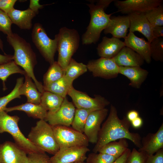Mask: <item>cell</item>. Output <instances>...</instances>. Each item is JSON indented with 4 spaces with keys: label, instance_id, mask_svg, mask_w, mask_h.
I'll list each match as a JSON object with an SVG mask.
<instances>
[{
    "label": "cell",
    "instance_id": "obj_27",
    "mask_svg": "<svg viewBox=\"0 0 163 163\" xmlns=\"http://www.w3.org/2000/svg\"><path fill=\"white\" fill-rule=\"evenodd\" d=\"M128 146L126 139H121L117 142L112 141L106 144L98 152L109 155L117 158L127 150Z\"/></svg>",
    "mask_w": 163,
    "mask_h": 163
},
{
    "label": "cell",
    "instance_id": "obj_28",
    "mask_svg": "<svg viewBox=\"0 0 163 163\" xmlns=\"http://www.w3.org/2000/svg\"><path fill=\"white\" fill-rule=\"evenodd\" d=\"M73 82L68 80L65 76L58 80L44 87V91H49L58 95L63 98L66 97L72 86Z\"/></svg>",
    "mask_w": 163,
    "mask_h": 163
},
{
    "label": "cell",
    "instance_id": "obj_6",
    "mask_svg": "<svg viewBox=\"0 0 163 163\" xmlns=\"http://www.w3.org/2000/svg\"><path fill=\"white\" fill-rule=\"evenodd\" d=\"M19 120L17 116H10L4 110L0 111V133L7 132L10 134L15 143L27 154L43 152L36 147L22 133L18 126Z\"/></svg>",
    "mask_w": 163,
    "mask_h": 163
},
{
    "label": "cell",
    "instance_id": "obj_48",
    "mask_svg": "<svg viewBox=\"0 0 163 163\" xmlns=\"http://www.w3.org/2000/svg\"><path fill=\"white\" fill-rule=\"evenodd\" d=\"M0 49H1L2 51H4L3 50V42L1 39L0 37Z\"/></svg>",
    "mask_w": 163,
    "mask_h": 163
},
{
    "label": "cell",
    "instance_id": "obj_23",
    "mask_svg": "<svg viewBox=\"0 0 163 163\" xmlns=\"http://www.w3.org/2000/svg\"><path fill=\"white\" fill-rule=\"evenodd\" d=\"M8 14L13 23L21 29L28 30L31 28L32 19L36 14L29 8L24 10L14 8Z\"/></svg>",
    "mask_w": 163,
    "mask_h": 163
},
{
    "label": "cell",
    "instance_id": "obj_35",
    "mask_svg": "<svg viewBox=\"0 0 163 163\" xmlns=\"http://www.w3.org/2000/svg\"><path fill=\"white\" fill-rule=\"evenodd\" d=\"M151 59L163 62V38H154L150 43Z\"/></svg>",
    "mask_w": 163,
    "mask_h": 163
},
{
    "label": "cell",
    "instance_id": "obj_32",
    "mask_svg": "<svg viewBox=\"0 0 163 163\" xmlns=\"http://www.w3.org/2000/svg\"><path fill=\"white\" fill-rule=\"evenodd\" d=\"M15 73L24 75L26 73L13 60L0 65V79L2 81L4 89H6L5 82L7 78L10 75Z\"/></svg>",
    "mask_w": 163,
    "mask_h": 163
},
{
    "label": "cell",
    "instance_id": "obj_15",
    "mask_svg": "<svg viewBox=\"0 0 163 163\" xmlns=\"http://www.w3.org/2000/svg\"><path fill=\"white\" fill-rule=\"evenodd\" d=\"M27 153L15 142L6 141L0 144V163H27Z\"/></svg>",
    "mask_w": 163,
    "mask_h": 163
},
{
    "label": "cell",
    "instance_id": "obj_37",
    "mask_svg": "<svg viewBox=\"0 0 163 163\" xmlns=\"http://www.w3.org/2000/svg\"><path fill=\"white\" fill-rule=\"evenodd\" d=\"M12 24L8 14L0 10V31L7 36L11 35L13 33L11 29Z\"/></svg>",
    "mask_w": 163,
    "mask_h": 163
},
{
    "label": "cell",
    "instance_id": "obj_19",
    "mask_svg": "<svg viewBox=\"0 0 163 163\" xmlns=\"http://www.w3.org/2000/svg\"><path fill=\"white\" fill-rule=\"evenodd\" d=\"M125 46L124 42L119 39L113 37L111 38L104 37L98 44L97 50L101 57L112 58Z\"/></svg>",
    "mask_w": 163,
    "mask_h": 163
},
{
    "label": "cell",
    "instance_id": "obj_25",
    "mask_svg": "<svg viewBox=\"0 0 163 163\" xmlns=\"http://www.w3.org/2000/svg\"><path fill=\"white\" fill-rule=\"evenodd\" d=\"M24 75L25 80L19 89V94L25 95L27 102L40 104L42 93L38 90L31 78L26 74Z\"/></svg>",
    "mask_w": 163,
    "mask_h": 163
},
{
    "label": "cell",
    "instance_id": "obj_41",
    "mask_svg": "<svg viewBox=\"0 0 163 163\" xmlns=\"http://www.w3.org/2000/svg\"><path fill=\"white\" fill-rule=\"evenodd\" d=\"M16 0H0V10L8 14L14 8Z\"/></svg>",
    "mask_w": 163,
    "mask_h": 163
},
{
    "label": "cell",
    "instance_id": "obj_21",
    "mask_svg": "<svg viewBox=\"0 0 163 163\" xmlns=\"http://www.w3.org/2000/svg\"><path fill=\"white\" fill-rule=\"evenodd\" d=\"M112 58L118 66L140 67L144 62L140 55L126 46H124Z\"/></svg>",
    "mask_w": 163,
    "mask_h": 163
},
{
    "label": "cell",
    "instance_id": "obj_33",
    "mask_svg": "<svg viewBox=\"0 0 163 163\" xmlns=\"http://www.w3.org/2000/svg\"><path fill=\"white\" fill-rule=\"evenodd\" d=\"M152 27L163 26V4L154 8L144 13Z\"/></svg>",
    "mask_w": 163,
    "mask_h": 163
},
{
    "label": "cell",
    "instance_id": "obj_7",
    "mask_svg": "<svg viewBox=\"0 0 163 163\" xmlns=\"http://www.w3.org/2000/svg\"><path fill=\"white\" fill-rule=\"evenodd\" d=\"M32 41L45 60L50 65L55 61L54 57L57 50V38L54 39L48 37L42 25L35 23L31 34Z\"/></svg>",
    "mask_w": 163,
    "mask_h": 163
},
{
    "label": "cell",
    "instance_id": "obj_4",
    "mask_svg": "<svg viewBox=\"0 0 163 163\" xmlns=\"http://www.w3.org/2000/svg\"><path fill=\"white\" fill-rule=\"evenodd\" d=\"M27 138L40 150L53 155L59 149L52 126L44 120L37 122L31 128Z\"/></svg>",
    "mask_w": 163,
    "mask_h": 163
},
{
    "label": "cell",
    "instance_id": "obj_26",
    "mask_svg": "<svg viewBox=\"0 0 163 163\" xmlns=\"http://www.w3.org/2000/svg\"><path fill=\"white\" fill-rule=\"evenodd\" d=\"M64 98L53 93L44 91L42 94L40 104L47 112L53 113L59 108Z\"/></svg>",
    "mask_w": 163,
    "mask_h": 163
},
{
    "label": "cell",
    "instance_id": "obj_12",
    "mask_svg": "<svg viewBox=\"0 0 163 163\" xmlns=\"http://www.w3.org/2000/svg\"><path fill=\"white\" fill-rule=\"evenodd\" d=\"M117 12L129 14L134 12L145 13L162 4V0H114Z\"/></svg>",
    "mask_w": 163,
    "mask_h": 163
},
{
    "label": "cell",
    "instance_id": "obj_34",
    "mask_svg": "<svg viewBox=\"0 0 163 163\" xmlns=\"http://www.w3.org/2000/svg\"><path fill=\"white\" fill-rule=\"evenodd\" d=\"M23 81V77L18 78L15 85L12 91L8 95L0 97V112L4 110L7 104L15 98H21L19 90L24 82Z\"/></svg>",
    "mask_w": 163,
    "mask_h": 163
},
{
    "label": "cell",
    "instance_id": "obj_38",
    "mask_svg": "<svg viewBox=\"0 0 163 163\" xmlns=\"http://www.w3.org/2000/svg\"><path fill=\"white\" fill-rule=\"evenodd\" d=\"M27 156V163H50V158L44 152L30 153Z\"/></svg>",
    "mask_w": 163,
    "mask_h": 163
},
{
    "label": "cell",
    "instance_id": "obj_29",
    "mask_svg": "<svg viewBox=\"0 0 163 163\" xmlns=\"http://www.w3.org/2000/svg\"><path fill=\"white\" fill-rule=\"evenodd\" d=\"M87 65L78 62L72 58L64 72V75L68 80L73 82L74 80L88 70Z\"/></svg>",
    "mask_w": 163,
    "mask_h": 163
},
{
    "label": "cell",
    "instance_id": "obj_5",
    "mask_svg": "<svg viewBox=\"0 0 163 163\" xmlns=\"http://www.w3.org/2000/svg\"><path fill=\"white\" fill-rule=\"evenodd\" d=\"M57 38V50L58 57L57 61L64 71L77 50L79 46L80 37L74 29L66 27L61 28L56 35Z\"/></svg>",
    "mask_w": 163,
    "mask_h": 163
},
{
    "label": "cell",
    "instance_id": "obj_39",
    "mask_svg": "<svg viewBox=\"0 0 163 163\" xmlns=\"http://www.w3.org/2000/svg\"><path fill=\"white\" fill-rule=\"evenodd\" d=\"M145 153L134 148L130 153L126 163H144L148 156Z\"/></svg>",
    "mask_w": 163,
    "mask_h": 163
},
{
    "label": "cell",
    "instance_id": "obj_13",
    "mask_svg": "<svg viewBox=\"0 0 163 163\" xmlns=\"http://www.w3.org/2000/svg\"><path fill=\"white\" fill-rule=\"evenodd\" d=\"M89 149L87 146L60 148L58 152L50 158V163H73L85 161Z\"/></svg>",
    "mask_w": 163,
    "mask_h": 163
},
{
    "label": "cell",
    "instance_id": "obj_10",
    "mask_svg": "<svg viewBox=\"0 0 163 163\" xmlns=\"http://www.w3.org/2000/svg\"><path fill=\"white\" fill-rule=\"evenodd\" d=\"M87 66L94 77L110 79L116 77L119 74V66L112 58L100 57L90 61Z\"/></svg>",
    "mask_w": 163,
    "mask_h": 163
},
{
    "label": "cell",
    "instance_id": "obj_30",
    "mask_svg": "<svg viewBox=\"0 0 163 163\" xmlns=\"http://www.w3.org/2000/svg\"><path fill=\"white\" fill-rule=\"evenodd\" d=\"M94 111L93 110L84 108L75 109L73 120L71 125L72 128L83 133L85 125L90 113Z\"/></svg>",
    "mask_w": 163,
    "mask_h": 163
},
{
    "label": "cell",
    "instance_id": "obj_16",
    "mask_svg": "<svg viewBox=\"0 0 163 163\" xmlns=\"http://www.w3.org/2000/svg\"><path fill=\"white\" fill-rule=\"evenodd\" d=\"M130 21L129 32L142 34L150 43L154 39L152 27L144 13L134 12L128 14Z\"/></svg>",
    "mask_w": 163,
    "mask_h": 163
},
{
    "label": "cell",
    "instance_id": "obj_14",
    "mask_svg": "<svg viewBox=\"0 0 163 163\" xmlns=\"http://www.w3.org/2000/svg\"><path fill=\"white\" fill-rule=\"evenodd\" d=\"M108 111L105 108L93 111L89 114L83 132L89 142L95 144L97 142L101 124L107 116Z\"/></svg>",
    "mask_w": 163,
    "mask_h": 163
},
{
    "label": "cell",
    "instance_id": "obj_43",
    "mask_svg": "<svg viewBox=\"0 0 163 163\" xmlns=\"http://www.w3.org/2000/svg\"><path fill=\"white\" fill-rule=\"evenodd\" d=\"M152 34L154 38L163 37V26H156L152 28Z\"/></svg>",
    "mask_w": 163,
    "mask_h": 163
},
{
    "label": "cell",
    "instance_id": "obj_8",
    "mask_svg": "<svg viewBox=\"0 0 163 163\" xmlns=\"http://www.w3.org/2000/svg\"><path fill=\"white\" fill-rule=\"evenodd\" d=\"M52 126L59 148L88 145L89 142L83 133L69 127L60 125Z\"/></svg>",
    "mask_w": 163,
    "mask_h": 163
},
{
    "label": "cell",
    "instance_id": "obj_11",
    "mask_svg": "<svg viewBox=\"0 0 163 163\" xmlns=\"http://www.w3.org/2000/svg\"><path fill=\"white\" fill-rule=\"evenodd\" d=\"M75 109L74 104L66 97L57 110L53 113H47L45 120L52 126L69 127L73 120Z\"/></svg>",
    "mask_w": 163,
    "mask_h": 163
},
{
    "label": "cell",
    "instance_id": "obj_2",
    "mask_svg": "<svg viewBox=\"0 0 163 163\" xmlns=\"http://www.w3.org/2000/svg\"><path fill=\"white\" fill-rule=\"evenodd\" d=\"M113 0H91L87 4L91 18L86 30L82 35L83 44L95 43L99 40L101 33L109 25L113 13L106 14L105 10Z\"/></svg>",
    "mask_w": 163,
    "mask_h": 163
},
{
    "label": "cell",
    "instance_id": "obj_46",
    "mask_svg": "<svg viewBox=\"0 0 163 163\" xmlns=\"http://www.w3.org/2000/svg\"><path fill=\"white\" fill-rule=\"evenodd\" d=\"M139 116V114L137 111L135 110H132L128 112L126 117L131 122Z\"/></svg>",
    "mask_w": 163,
    "mask_h": 163
},
{
    "label": "cell",
    "instance_id": "obj_24",
    "mask_svg": "<svg viewBox=\"0 0 163 163\" xmlns=\"http://www.w3.org/2000/svg\"><path fill=\"white\" fill-rule=\"evenodd\" d=\"M4 110L7 113L14 110L23 111L29 117L44 120L47 113V110L40 104H37L27 102L12 107H6Z\"/></svg>",
    "mask_w": 163,
    "mask_h": 163
},
{
    "label": "cell",
    "instance_id": "obj_3",
    "mask_svg": "<svg viewBox=\"0 0 163 163\" xmlns=\"http://www.w3.org/2000/svg\"><path fill=\"white\" fill-rule=\"evenodd\" d=\"M7 39L14 50L13 60L23 69L26 74L33 80L39 91L42 93L44 91L43 85L37 80L34 73V69L37 61L35 53L30 44L14 33L7 36Z\"/></svg>",
    "mask_w": 163,
    "mask_h": 163
},
{
    "label": "cell",
    "instance_id": "obj_31",
    "mask_svg": "<svg viewBox=\"0 0 163 163\" xmlns=\"http://www.w3.org/2000/svg\"><path fill=\"white\" fill-rule=\"evenodd\" d=\"M64 71L57 62L54 61L50 65L43 77V86H47L62 78Z\"/></svg>",
    "mask_w": 163,
    "mask_h": 163
},
{
    "label": "cell",
    "instance_id": "obj_42",
    "mask_svg": "<svg viewBox=\"0 0 163 163\" xmlns=\"http://www.w3.org/2000/svg\"><path fill=\"white\" fill-rule=\"evenodd\" d=\"M30 2L29 8L36 14H38L39 10L42 8L44 6L40 4L38 0H30Z\"/></svg>",
    "mask_w": 163,
    "mask_h": 163
},
{
    "label": "cell",
    "instance_id": "obj_40",
    "mask_svg": "<svg viewBox=\"0 0 163 163\" xmlns=\"http://www.w3.org/2000/svg\"><path fill=\"white\" fill-rule=\"evenodd\" d=\"M144 163H163V149L154 155H148Z\"/></svg>",
    "mask_w": 163,
    "mask_h": 163
},
{
    "label": "cell",
    "instance_id": "obj_44",
    "mask_svg": "<svg viewBox=\"0 0 163 163\" xmlns=\"http://www.w3.org/2000/svg\"><path fill=\"white\" fill-rule=\"evenodd\" d=\"M131 152L130 149L128 148L122 155L117 158L112 163H126L127 159Z\"/></svg>",
    "mask_w": 163,
    "mask_h": 163
},
{
    "label": "cell",
    "instance_id": "obj_45",
    "mask_svg": "<svg viewBox=\"0 0 163 163\" xmlns=\"http://www.w3.org/2000/svg\"><path fill=\"white\" fill-rule=\"evenodd\" d=\"M12 60H13V55L0 54V65L8 62Z\"/></svg>",
    "mask_w": 163,
    "mask_h": 163
},
{
    "label": "cell",
    "instance_id": "obj_20",
    "mask_svg": "<svg viewBox=\"0 0 163 163\" xmlns=\"http://www.w3.org/2000/svg\"><path fill=\"white\" fill-rule=\"evenodd\" d=\"M110 18V22L104 30V33L105 34H111L113 37L119 39L124 38L127 35L130 26L128 15L111 16Z\"/></svg>",
    "mask_w": 163,
    "mask_h": 163
},
{
    "label": "cell",
    "instance_id": "obj_17",
    "mask_svg": "<svg viewBox=\"0 0 163 163\" xmlns=\"http://www.w3.org/2000/svg\"><path fill=\"white\" fill-rule=\"evenodd\" d=\"M125 46L138 54L147 63L151 61L150 43L143 38L136 36L133 33L129 32L124 38Z\"/></svg>",
    "mask_w": 163,
    "mask_h": 163
},
{
    "label": "cell",
    "instance_id": "obj_47",
    "mask_svg": "<svg viewBox=\"0 0 163 163\" xmlns=\"http://www.w3.org/2000/svg\"><path fill=\"white\" fill-rule=\"evenodd\" d=\"M131 125L134 128H140L142 125L143 121L139 116L131 122Z\"/></svg>",
    "mask_w": 163,
    "mask_h": 163
},
{
    "label": "cell",
    "instance_id": "obj_1",
    "mask_svg": "<svg viewBox=\"0 0 163 163\" xmlns=\"http://www.w3.org/2000/svg\"><path fill=\"white\" fill-rule=\"evenodd\" d=\"M131 122L126 117L120 119L115 107L111 104L109 113L99 131L98 140L93 151L97 153L104 145L121 139H128L139 148L141 147L142 138L137 133L130 132Z\"/></svg>",
    "mask_w": 163,
    "mask_h": 163
},
{
    "label": "cell",
    "instance_id": "obj_9",
    "mask_svg": "<svg viewBox=\"0 0 163 163\" xmlns=\"http://www.w3.org/2000/svg\"><path fill=\"white\" fill-rule=\"evenodd\" d=\"M71 98L76 108H84L94 110L105 108L110 103L104 97L96 95L94 97H90L84 92L75 89L73 86L68 94Z\"/></svg>",
    "mask_w": 163,
    "mask_h": 163
},
{
    "label": "cell",
    "instance_id": "obj_36",
    "mask_svg": "<svg viewBox=\"0 0 163 163\" xmlns=\"http://www.w3.org/2000/svg\"><path fill=\"white\" fill-rule=\"evenodd\" d=\"M93 153L89 154L86 159V163H112L117 158L106 154Z\"/></svg>",
    "mask_w": 163,
    "mask_h": 163
},
{
    "label": "cell",
    "instance_id": "obj_18",
    "mask_svg": "<svg viewBox=\"0 0 163 163\" xmlns=\"http://www.w3.org/2000/svg\"><path fill=\"white\" fill-rule=\"evenodd\" d=\"M163 149V123L155 133H149L141 139V147L138 151L148 155L154 154Z\"/></svg>",
    "mask_w": 163,
    "mask_h": 163
},
{
    "label": "cell",
    "instance_id": "obj_49",
    "mask_svg": "<svg viewBox=\"0 0 163 163\" xmlns=\"http://www.w3.org/2000/svg\"><path fill=\"white\" fill-rule=\"evenodd\" d=\"M73 163H86L85 161H82V162H74Z\"/></svg>",
    "mask_w": 163,
    "mask_h": 163
},
{
    "label": "cell",
    "instance_id": "obj_22",
    "mask_svg": "<svg viewBox=\"0 0 163 163\" xmlns=\"http://www.w3.org/2000/svg\"><path fill=\"white\" fill-rule=\"evenodd\" d=\"M119 73L127 78L129 85L136 88H139L147 77L148 71L140 67L119 66Z\"/></svg>",
    "mask_w": 163,
    "mask_h": 163
}]
</instances>
